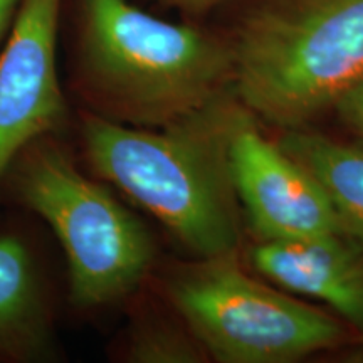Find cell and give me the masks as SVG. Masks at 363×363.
Here are the masks:
<instances>
[{"mask_svg": "<svg viewBox=\"0 0 363 363\" xmlns=\"http://www.w3.org/2000/svg\"><path fill=\"white\" fill-rule=\"evenodd\" d=\"M247 115L230 88L160 128L121 125L86 113L81 133L94 172L157 217L201 259L239 246L230 150Z\"/></svg>", "mask_w": 363, "mask_h": 363, "instance_id": "6da1fadb", "label": "cell"}, {"mask_svg": "<svg viewBox=\"0 0 363 363\" xmlns=\"http://www.w3.org/2000/svg\"><path fill=\"white\" fill-rule=\"evenodd\" d=\"M79 86L94 115L160 128L233 88L227 39L128 0H81Z\"/></svg>", "mask_w": 363, "mask_h": 363, "instance_id": "7a4b0ae2", "label": "cell"}, {"mask_svg": "<svg viewBox=\"0 0 363 363\" xmlns=\"http://www.w3.org/2000/svg\"><path fill=\"white\" fill-rule=\"evenodd\" d=\"M227 43L242 106L303 128L363 78V0H256Z\"/></svg>", "mask_w": 363, "mask_h": 363, "instance_id": "3957f363", "label": "cell"}, {"mask_svg": "<svg viewBox=\"0 0 363 363\" xmlns=\"http://www.w3.org/2000/svg\"><path fill=\"white\" fill-rule=\"evenodd\" d=\"M26 150L17 189L66 254L71 301L96 308L125 298L152 266L155 249L148 230L56 145L35 140Z\"/></svg>", "mask_w": 363, "mask_h": 363, "instance_id": "277c9868", "label": "cell"}, {"mask_svg": "<svg viewBox=\"0 0 363 363\" xmlns=\"http://www.w3.org/2000/svg\"><path fill=\"white\" fill-rule=\"evenodd\" d=\"M167 291L207 357L220 363H289L345 338L338 320L247 274L235 251L182 267Z\"/></svg>", "mask_w": 363, "mask_h": 363, "instance_id": "5b68a950", "label": "cell"}, {"mask_svg": "<svg viewBox=\"0 0 363 363\" xmlns=\"http://www.w3.org/2000/svg\"><path fill=\"white\" fill-rule=\"evenodd\" d=\"M239 206L259 240L343 234L328 194L315 175L254 125L240 121L230 150Z\"/></svg>", "mask_w": 363, "mask_h": 363, "instance_id": "8992f818", "label": "cell"}, {"mask_svg": "<svg viewBox=\"0 0 363 363\" xmlns=\"http://www.w3.org/2000/svg\"><path fill=\"white\" fill-rule=\"evenodd\" d=\"M59 11L61 0H22L0 52V180L65 116L56 61Z\"/></svg>", "mask_w": 363, "mask_h": 363, "instance_id": "52a82bcc", "label": "cell"}, {"mask_svg": "<svg viewBox=\"0 0 363 363\" xmlns=\"http://www.w3.org/2000/svg\"><path fill=\"white\" fill-rule=\"evenodd\" d=\"M251 262L271 283L325 303L363 335V249L343 234L259 240Z\"/></svg>", "mask_w": 363, "mask_h": 363, "instance_id": "ba28073f", "label": "cell"}, {"mask_svg": "<svg viewBox=\"0 0 363 363\" xmlns=\"http://www.w3.org/2000/svg\"><path fill=\"white\" fill-rule=\"evenodd\" d=\"M49 325L34 262L21 239L0 238V360L48 352Z\"/></svg>", "mask_w": 363, "mask_h": 363, "instance_id": "9c48e42d", "label": "cell"}, {"mask_svg": "<svg viewBox=\"0 0 363 363\" xmlns=\"http://www.w3.org/2000/svg\"><path fill=\"white\" fill-rule=\"evenodd\" d=\"M328 194L345 238L363 249V148L313 131L286 130L279 142Z\"/></svg>", "mask_w": 363, "mask_h": 363, "instance_id": "30bf717a", "label": "cell"}, {"mask_svg": "<svg viewBox=\"0 0 363 363\" xmlns=\"http://www.w3.org/2000/svg\"><path fill=\"white\" fill-rule=\"evenodd\" d=\"M125 357L133 363H199L207 353L190 330L153 321L131 333Z\"/></svg>", "mask_w": 363, "mask_h": 363, "instance_id": "8fae6325", "label": "cell"}, {"mask_svg": "<svg viewBox=\"0 0 363 363\" xmlns=\"http://www.w3.org/2000/svg\"><path fill=\"white\" fill-rule=\"evenodd\" d=\"M333 110L363 148V78L345 91L335 103Z\"/></svg>", "mask_w": 363, "mask_h": 363, "instance_id": "7c38bea8", "label": "cell"}, {"mask_svg": "<svg viewBox=\"0 0 363 363\" xmlns=\"http://www.w3.org/2000/svg\"><path fill=\"white\" fill-rule=\"evenodd\" d=\"M165 7L177 9V11L189 13V16H201L219 6L222 0H155Z\"/></svg>", "mask_w": 363, "mask_h": 363, "instance_id": "4fadbf2b", "label": "cell"}, {"mask_svg": "<svg viewBox=\"0 0 363 363\" xmlns=\"http://www.w3.org/2000/svg\"><path fill=\"white\" fill-rule=\"evenodd\" d=\"M21 4L22 0H0V40L7 34L9 27H12Z\"/></svg>", "mask_w": 363, "mask_h": 363, "instance_id": "5bb4252c", "label": "cell"}]
</instances>
